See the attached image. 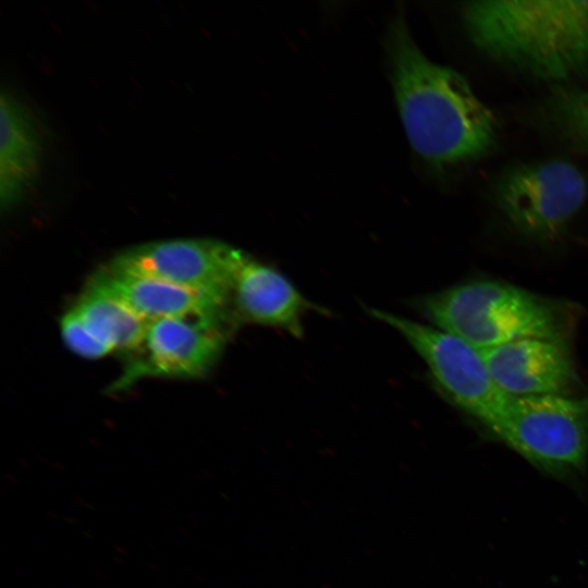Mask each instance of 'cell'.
<instances>
[{
  "instance_id": "6da1fadb",
  "label": "cell",
  "mask_w": 588,
  "mask_h": 588,
  "mask_svg": "<svg viewBox=\"0 0 588 588\" xmlns=\"http://www.w3.org/2000/svg\"><path fill=\"white\" fill-rule=\"evenodd\" d=\"M395 99L412 148L443 168L486 155L497 139L491 110L456 70L422 53L397 15L389 35Z\"/></svg>"
},
{
  "instance_id": "7a4b0ae2",
  "label": "cell",
  "mask_w": 588,
  "mask_h": 588,
  "mask_svg": "<svg viewBox=\"0 0 588 588\" xmlns=\"http://www.w3.org/2000/svg\"><path fill=\"white\" fill-rule=\"evenodd\" d=\"M462 15L474 45L499 63L553 82L588 71V1H469Z\"/></svg>"
},
{
  "instance_id": "3957f363",
  "label": "cell",
  "mask_w": 588,
  "mask_h": 588,
  "mask_svg": "<svg viewBox=\"0 0 588 588\" xmlns=\"http://www.w3.org/2000/svg\"><path fill=\"white\" fill-rule=\"evenodd\" d=\"M418 308L432 326L478 350L529 338L566 341L577 320L576 308L566 302L493 280L429 294Z\"/></svg>"
},
{
  "instance_id": "277c9868",
  "label": "cell",
  "mask_w": 588,
  "mask_h": 588,
  "mask_svg": "<svg viewBox=\"0 0 588 588\" xmlns=\"http://www.w3.org/2000/svg\"><path fill=\"white\" fill-rule=\"evenodd\" d=\"M486 428L538 468L580 470L588 455V396L509 395Z\"/></svg>"
},
{
  "instance_id": "5b68a950",
  "label": "cell",
  "mask_w": 588,
  "mask_h": 588,
  "mask_svg": "<svg viewBox=\"0 0 588 588\" xmlns=\"http://www.w3.org/2000/svg\"><path fill=\"white\" fill-rule=\"evenodd\" d=\"M587 195L584 173L564 159L514 164L499 176L494 188L497 206L507 222L539 242L562 236Z\"/></svg>"
},
{
  "instance_id": "8992f818",
  "label": "cell",
  "mask_w": 588,
  "mask_h": 588,
  "mask_svg": "<svg viewBox=\"0 0 588 588\" xmlns=\"http://www.w3.org/2000/svg\"><path fill=\"white\" fill-rule=\"evenodd\" d=\"M368 313L409 343L439 390L456 407L485 427L493 419L509 395L493 380L480 350L432 324L378 308Z\"/></svg>"
},
{
  "instance_id": "52a82bcc",
  "label": "cell",
  "mask_w": 588,
  "mask_h": 588,
  "mask_svg": "<svg viewBox=\"0 0 588 588\" xmlns=\"http://www.w3.org/2000/svg\"><path fill=\"white\" fill-rule=\"evenodd\" d=\"M235 326L225 310L198 311L149 323L137 348L127 355L112 390L147 377L195 378L217 363Z\"/></svg>"
},
{
  "instance_id": "ba28073f",
  "label": "cell",
  "mask_w": 588,
  "mask_h": 588,
  "mask_svg": "<svg viewBox=\"0 0 588 588\" xmlns=\"http://www.w3.org/2000/svg\"><path fill=\"white\" fill-rule=\"evenodd\" d=\"M243 252L209 238H177L132 246L107 265L179 286L228 297Z\"/></svg>"
},
{
  "instance_id": "9c48e42d",
  "label": "cell",
  "mask_w": 588,
  "mask_h": 588,
  "mask_svg": "<svg viewBox=\"0 0 588 588\" xmlns=\"http://www.w3.org/2000/svg\"><path fill=\"white\" fill-rule=\"evenodd\" d=\"M480 351L507 395H578L579 379L566 341L529 338Z\"/></svg>"
},
{
  "instance_id": "30bf717a",
  "label": "cell",
  "mask_w": 588,
  "mask_h": 588,
  "mask_svg": "<svg viewBox=\"0 0 588 588\" xmlns=\"http://www.w3.org/2000/svg\"><path fill=\"white\" fill-rule=\"evenodd\" d=\"M229 310L240 322L269 327L302 338L308 313L320 307L308 301L278 269L243 254L229 291Z\"/></svg>"
},
{
  "instance_id": "8fae6325",
  "label": "cell",
  "mask_w": 588,
  "mask_h": 588,
  "mask_svg": "<svg viewBox=\"0 0 588 588\" xmlns=\"http://www.w3.org/2000/svg\"><path fill=\"white\" fill-rule=\"evenodd\" d=\"M93 287L120 302L148 322L198 311L226 310V296L179 286L107 266L90 280Z\"/></svg>"
},
{
  "instance_id": "7c38bea8",
  "label": "cell",
  "mask_w": 588,
  "mask_h": 588,
  "mask_svg": "<svg viewBox=\"0 0 588 588\" xmlns=\"http://www.w3.org/2000/svg\"><path fill=\"white\" fill-rule=\"evenodd\" d=\"M39 137L23 105L0 96V205L13 206L33 181L39 161Z\"/></svg>"
},
{
  "instance_id": "4fadbf2b",
  "label": "cell",
  "mask_w": 588,
  "mask_h": 588,
  "mask_svg": "<svg viewBox=\"0 0 588 588\" xmlns=\"http://www.w3.org/2000/svg\"><path fill=\"white\" fill-rule=\"evenodd\" d=\"M72 307L96 338L112 351L125 354L138 347L150 323L120 302L89 286Z\"/></svg>"
},
{
  "instance_id": "5bb4252c",
  "label": "cell",
  "mask_w": 588,
  "mask_h": 588,
  "mask_svg": "<svg viewBox=\"0 0 588 588\" xmlns=\"http://www.w3.org/2000/svg\"><path fill=\"white\" fill-rule=\"evenodd\" d=\"M542 112L560 139L588 154V89L558 87L546 99Z\"/></svg>"
},
{
  "instance_id": "9a60e30c",
  "label": "cell",
  "mask_w": 588,
  "mask_h": 588,
  "mask_svg": "<svg viewBox=\"0 0 588 588\" xmlns=\"http://www.w3.org/2000/svg\"><path fill=\"white\" fill-rule=\"evenodd\" d=\"M60 332L64 344L81 357L97 359L113 352L93 334L73 307L62 316Z\"/></svg>"
}]
</instances>
